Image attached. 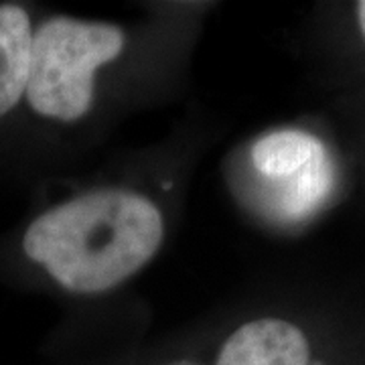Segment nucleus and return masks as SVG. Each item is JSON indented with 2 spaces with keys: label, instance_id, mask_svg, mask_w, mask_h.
Segmentation results:
<instances>
[{
  "label": "nucleus",
  "instance_id": "1",
  "mask_svg": "<svg viewBox=\"0 0 365 365\" xmlns=\"http://www.w3.org/2000/svg\"><path fill=\"white\" fill-rule=\"evenodd\" d=\"M163 217L130 191H93L45 211L23 237L26 258L71 292L118 287L157 254Z\"/></svg>",
  "mask_w": 365,
  "mask_h": 365
},
{
  "label": "nucleus",
  "instance_id": "2",
  "mask_svg": "<svg viewBox=\"0 0 365 365\" xmlns=\"http://www.w3.org/2000/svg\"><path fill=\"white\" fill-rule=\"evenodd\" d=\"M124 49V33L114 25L69 16L45 21L33 33L26 100L45 118L73 122L90 110L96 69Z\"/></svg>",
  "mask_w": 365,
  "mask_h": 365
},
{
  "label": "nucleus",
  "instance_id": "3",
  "mask_svg": "<svg viewBox=\"0 0 365 365\" xmlns=\"http://www.w3.org/2000/svg\"><path fill=\"white\" fill-rule=\"evenodd\" d=\"M252 167L262 193L280 215L302 217L317 209L333 175L323 144L300 130H278L252 146Z\"/></svg>",
  "mask_w": 365,
  "mask_h": 365
},
{
  "label": "nucleus",
  "instance_id": "4",
  "mask_svg": "<svg viewBox=\"0 0 365 365\" xmlns=\"http://www.w3.org/2000/svg\"><path fill=\"white\" fill-rule=\"evenodd\" d=\"M33 29L19 4H0V118L9 114L26 90Z\"/></svg>",
  "mask_w": 365,
  "mask_h": 365
},
{
  "label": "nucleus",
  "instance_id": "5",
  "mask_svg": "<svg viewBox=\"0 0 365 365\" xmlns=\"http://www.w3.org/2000/svg\"><path fill=\"white\" fill-rule=\"evenodd\" d=\"M357 23H359V31H361L365 39V0L357 2Z\"/></svg>",
  "mask_w": 365,
  "mask_h": 365
}]
</instances>
